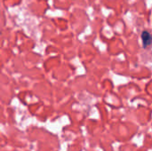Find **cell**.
Returning <instances> with one entry per match:
<instances>
[{
  "mask_svg": "<svg viewBox=\"0 0 152 151\" xmlns=\"http://www.w3.org/2000/svg\"><path fill=\"white\" fill-rule=\"evenodd\" d=\"M141 36H142V41L144 48H147L148 46L151 44V35L149 31L143 30Z\"/></svg>",
  "mask_w": 152,
  "mask_h": 151,
  "instance_id": "6da1fadb",
  "label": "cell"
}]
</instances>
